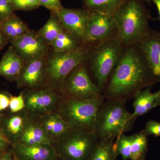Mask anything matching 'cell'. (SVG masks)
I'll list each match as a JSON object with an SVG mask.
<instances>
[{
  "instance_id": "cell-1",
  "label": "cell",
  "mask_w": 160,
  "mask_h": 160,
  "mask_svg": "<svg viewBox=\"0 0 160 160\" xmlns=\"http://www.w3.org/2000/svg\"><path fill=\"white\" fill-rule=\"evenodd\" d=\"M149 65L138 44L126 46L122 56L104 88L108 100H126L140 90L155 84Z\"/></svg>"
},
{
  "instance_id": "cell-2",
  "label": "cell",
  "mask_w": 160,
  "mask_h": 160,
  "mask_svg": "<svg viewBox=\"0 0 160 160\" xmlns=\"http://www.w3.org/2000/svg\"><path fill=\"white\" fill-rule=\"evenodd\" d=\"M113 16L125 46L138 44L151 30V13L142 0H126Z\"/></svg>"
},
{
  "instance_id": "cell-3",
  "label": "cell",
  "mask_w": 160,
  "mask_h": 160,
  "mask_svg": "<svg viewBox=\"0 0 160 160\" xmlns=\"http://www.w3.org/2000/svg\"><path fill=\"white\" fill-rule=\"evenodd\" d=\"M88 45V55L86 61H89L95 84L102 93L126 46L119 38Z\"/></svg>"
},
{
  "instance_id": "cell-4",
  "label": "cell",
  "mask_w": 160,
  "mask_h": 160,
  "mask_svg": "<svg viewBox=\"0 0 160 160\" xmlns=\"http://www.w3.org/2000/svg\"><path fill=\"white\" fill-rule=\"evenodd\" d=\"M124 100L103 102L98 111L95 132L98 140L117 138L131 130L135 120Z\"/></svg>"
},
{
  "instance_id": "cell-5",
  "label": "cell",
  "mask_w": 160,
  "mask_h": 160,
  "mask_svg": "<svg viewBox=\"0 0 160 160\" xmlns=\"http://www.w3.org/2000/svg\"><path fill=\"white\" fill-rule=\"evenodd\" d=\"M103 98L79 100L63 97L56 112L69 129L95 132L98 112L104 102Z\"/></svg>"
},
{
  "instance_id": "cell-6",
  "label": "cell",
  "mask_w": 160,
  "mask_h": 160,
  "mask_svg": "<svg viewBox=\"0 0 160 160\" xmlns=\"http://www.w3.org/2000/svg\"><path fill=\"white\" fill-rule=\"evenodd\" d=\"M98 142L95 132L69 129L52 145L63 160H87Z\"/></svg>"
},
{
  "instance_id": "cell-7",
  "label": "cell",
  "mask_w": 160,
  "mask_h": 160,
  "mask_svg": "<svg viewBox=\"0 0 160 160\" xmlns=\"http://www.w3.org/2000/svg\"><path fill=\"white\" fill-rule=\"evenodd\" d=\"M86 46L70 51L55 52L46 64V82L49 86L59 89L72 70L85 62L88 55Z\"/></svg>"
},
{
  "instance_id": "cell-8",
  "label": "cell",
  "mask_w": 160,
  "mask_h": 160,
  "mask_svg": "<svg viewBox=\"0 0 160 160\" xmlns=\"http://www.w3.org/2000/svg\"><path fill=\"white\" fill-rule=\"evenodd\" d=\"M59 90L63 97L76 99L91 100L103 97L102 92L91 80L84 63L71 72Z\"/></svg>"
},
{
  "instance_id": "cell-9",
  "label": "cell",
  "mask_w": 160,
  "mask_h": 160,
  "mask_svg": "<svg viewBox=\"0 0 160 160\" xmlns=\"http://www.w3.org/2000/svg\"><path fill=\"white\" fill-rule=\"evenodd\" d=\"M23 93L25 103L23 111L32 118L56 112L63 98L58 89L50 86L29 90Z\"/></svg>"
},
{
  "instance_id": "cell-10",
  "label": "cell",
  "mask_w": 160,
  "mask_h": 160,
  "mask_svg": "<svg viewBox=\"0 0 160 160\" xmlns=\"http://www.w3.org/2000/svg\"><path fill=\"white\" fill-rule=\"evenodd\" d=\"M115 38H118V32L113 15L91 11L86 29V44H95Z\"/></svg>"
},
{
  "instance_id": "cell-11",
  "label": "cell",
  "mask_w": 160,
  "mask_h": 160,
  "mask_svg": "<svg viewBox=\"0 0 160 160\" xmlns=\"http://www.w3.org/2000/svg\"><path fill=\"white\" fill-rule=\"evenodd\" d=\"M90 13L88 9L63 8L56 15L64 30L86 44V29Z\"/></svg>"
},
{
  "instance_id": "cell-12",
  "label": "cell",
  "mask_w": 160,
  "mask_h": 160,
  "mask_svg": "<svg viewBox=\"0 0 160 160\" xmlns=\"http://www.w3.org/2000/svg\"><path fill=\"white\" fill-rule=\"evenodd\" d=\"M11 43L19 55L27 62L43 57L47 50L46 42L38 34L30 32L17 38Z\"/></svg>"
},
{
  "instance_id": "cell-13",
  "label": "cell",
  "mask_w": 160,
  "mask_h": 160,
  "mask_svg": "<svg viewBox=\"0 0 160 160\" xmlns=\"http://www.w3.org/2000/svg\"><path fill=\"white\" fill-rule=\"evenodd\" d=\"M18 88L29 90L41 88L46 82V64L43 57L39 58L24 64L16 81Z\"/></svg>"
},
{
  "instance_id": "cell-14",
  "label": "cell",
  "mask_w": 160,
  "mask_h": 160,
  "mask_svg": "<svg viewBox=\"0 0 160 160\" xmlns=\"http://www.w3.org/2000/svg\"><path fill=\"white\" fill-rule=\"evenodd\" d=\"M138 44L146 58L156 83L160 82V32L151 29Z\"/></svg>"
},
{
  "instance_id": "cell-15",
  "label": "cell",
  "mask_w": 160,
  "mask_h": 160,
  "mask_svg": "<svg viewBox=\"0 0 160 160\" xmlns=\"http://www.w3.org/2000/svg\"><path fill=\"white\" fill-rule=\"evenodd\" d=\"M11 151L16 160H52L58 155L52 144L26 145L17 142L11 145Z\"/></svg>"
},
{
  "instance_id": "cell-16",
  "label": "cell",
  "mask_w": 160,
  "mask_h": 160,
  "mask_svg": "<svg viewBox=\"0 0 160 160\" xmlns=\"http://www.w3.org/2000/svg\"><path fill=\"white\" fill-rule=\"evenodd\" d=\"M6 117L2 119L0 128L11 145L18 142L29 116L24 111Z\"/></svg>"
},
{
  "instance_id": "cell-17",
  "label": "cell",
  "mask_w": 160,
  "mask_h": 160,
  "mask_svg": "<svg viewBox=\"0 0 160 160\" xmlns=\"http://www.w3.org/2000/svg\"><path fill=\"white\" fill-rule=\"evenodd\" d=\"M24 66V60L12 46H10L0 62V76L16 82Z\"/></svg>"
},
{
  "instance_id": "cell-18",
  "label": "cell",
  "mask_w": 160,
  "mask_h": 160,
  "mask_svg": "<svg viewBox=\"0 0 160 160\" xmlns=\"http://www.w3.org/2000/svg\"><path fill=\"white\" fill-rule=\"evenodd\" d=\"M34 119L46 131L52 144L69 129V126L56 112H49Z\"/></svg>"
},
{
  "instance_id": "cell-19",
  "label": "cell",
  "mask_w": 160,
  "mask_h": 160,
  "mask_svg": "<svg viewBox=\"0 0 160 160\" xmlns=\"http://www.w3.org/2000/svg\"><path fill=\"white\" fill-rule=\"evenodd\" d=\"M18 142L26 145L49 144L52 145L51 139L36 120L28 118L24 131Z\"/></svg>"
},
{
  "instance_id": "cell-20",
  "label": "cell",
  "mask_w": 160,
  "mask_h": 160,
  "mask_svg": "<svg viewBox=\"0 0 160 160\" xmlns=\"http://www.w3.org/2000/svg\"><path fill=\"white\" fill-rule=\"evenodd\" d=\"M152 86L138 91L134 98L132 117L135 119L144 115L153 108H155V102L158 96V91L152 92Z\"/></svg>"
},
{
  "instance_id": "cell-21",
  "label": "cell",
  "mask_w": 160,
  "mask_h": 160,
  "mask_svg": "<svg viewBox=\"0 0 160 160\" xmlns=\"http://www.w3.org/2000/svg\"><path fill=\"white\" fill-rule=\"evenodd\" d=\"M0 29L11 42L29 32L26 24L14 14L0 21Z\"/></svg>"
},
{
  "instance_id": "cell-22",
  "label": "cell",
  "mask_w": 160,
  "mask_h": 160,
  "mask_svg": "<svg viewBox=\"0 0 160 160\" xmlns=\"http://www.w3.org/2000/svg\"><path fill=\"white\" fill-rule=\"evenodd\" d=\"M115 139L98 140L87 160H116L118 156Z\"/></svg>"
},
{
  "instance_id": "cell-23",
  "label": "cell",
  "mask_w": 160,
  "mask_h": 160,
  "mask_svg": "<svg viewBox=\"0 0 160 160\" xmlns=\"http://www.w3.org/2000/svg\"><path fill=\"white\" fill-rule=\"evenodd\" d=\"M63 29L51 45L55 52L70 51L86 46Z\"/></svg>"
},
{
  "instance_id": "cell-24",
  "label": "cell",
  "mask_w": 160,
  "mask_h": 160,
  "mask_svg": "<svg viewBox=\"0 0 160 160\" xmlns=\"http://www.w3.org/2000/svg\"><path fill=\"white\" fill-rule=\"evenodd\" d=\"M87 9L103 14L114 15L126 0H83Z\"/></svg>"
},
{
  "instance_id": "cell-25",
  "label": "cell",
  "mask_w": 160,
  "mask_h": 160,
  "mask_svg": "<svg viewBox=\"0 0 160 160\" xmlns=\"http://www.w3.org/2000/svg\"><path fill=\"white\" fill-rule=\"evenodd\" d=\"M142 130L132 135L130 160H145L148 150V138Z\"/></svg>"
},
{
  "instance_id": "cell-26",
  "label": "cell",
  "mask_w": 160,
  "mask_h": 160,
  "mask_svg": "<svg viewBox=\"0 0 160 160\" xmlns=\"http://www.w3.org/2000/svg\"><path fill=\"white\" fill-rule=\"evenodd\" d=\"M63 29L58 18L52 15L49 18L38 34L46 43L51 44Z\"/></svg>"
},
{
  "instance_id": "cell-27",
  "label": "cell",
  "mask_w": 160,
  "mask_h": 160,
  "mask_svg": "<svg viewBox=\"0 0 160 160\" xmlns=\"http://www.w3.org/2000/svg\"><path fill=\"white\" fill-rule=\"evenodd\" d=\"M132 135L125 134L120 135L115 141L118 156H122V160H130L131 158V147Z\"/></svg>"
},
{
  "instance_id": "cell-28",
  "label": "cell",
  "mask_w": 160,
  "mask_h": 160,
  "mask_svg": "<svg viewBox=\"0 0 160 160\" xmlns=\"http://www.w3.org/2000/svg\"><path fill=\"white\" fill-rule=\"evenodd\" d=\"M9 107L12 113H17L24 110L25 103L23 92L17 96H10Z\"/></svg>"
},
{
  "instance_id": "cell-29",
  "label": "cell",
  "mask_w": 160,
  "mask_h": 160,
  "mask_svg": "<svg viewBox=\"0 0 160 160\" xmlns=\"http://www.w3.org/2000/svg\"><path fill=\"white\" fill-rule=\"evenodd\" d=\"M14 9L29 10L35 9L40 6L39 0H12Z\"/></svg>"
},
{
  "instance_id": "cell-30",
  "label": "cell",
  "mask_w": 160,
  "mask_h": 160,
  "mask_svg": "<svg viewBox=\"0 0 160 160\" xmlns=\"http://www.w3.org/2000/svg\"><path fill=\"white\" fill-rule=\"evenodd\" d=\"M14 9L12 0H0V21L13 14Z\"/></svg>"
},
{
  "instance_id": "cell-31",
  "label": "cell",
  "mask_w": 160,
  "mask_h": 160,
  "mask_svg": "<svg viewBox=\"0 0 160 160\" xmlns=\"http://www.w3.org/2000/svg\"><path fill=\"white\" fill-rule=\"evenodd\" d=\"M143 132L148 136L160 137V122L154 120H150L147 122Z\"/></svg>"
},
{
  "instance_id": "cell-32",
  "label": "cell",
  "mask_w": 160,
  "mask_h": 160,
  "mask_svg": "<svg viewBox=\"0 0 160 160\" xmlns=\"http://www.w3.org/2000/svg\"><path fill=\"white\" fill-rule=\"evenodd\" d=\"M40 6H42L56 14L63 7L60 0H39Z\"/></svg>"
},
{
  "instance_id": "cell-33",
  "label": "cell",
  "mask_w": 160,
  "mask_h": 160,
  "mask_svg": "<svg viewBox=\"0 0 160 160\" xmlns=\"http://www.w3.org/2000/svg\"><path fill=\"white\" fill-rule=\"evenodd\" d=\"M10 96L6 93H0V112L5 110L9 107Z\"/></svg>"
},
{
  "instance_id": "cell-34",
  "label": "cell",
  "mask_w": 160,
  "mask_h": 160,
  "mask_svg": "<svg viewBox=\"0 0 160 160\" xmlns=\"http://www.w3.org/2000/svg\"><path fill=\"white\" fill-rule=\"evenodd\" d=\"M8 41L6 35L0 29V51L6 46Z\"/></svg>"
},
{
  "instance_id": "cell-35",
  "label": "cell",
  "mask_w": 160,
  "mask_h": 160,
  "mask_svg": "<svg viewBox=\"0 0 160 160\" xmlns=\"http://www.w3.org/2000/svg\"><path fill=\"white\" fill-rule=\"evenodd\" d=\"M11 146V144L8 141L0 138V152L6 151Z\"/></svg>"
},
{
  "instance_id": "cell-36",
  "label": "cell",
  "mask_w": 160,
  "mask_h": 160,
  "mask_svg": "<svg viewBox=\"0 0 160 160\" xmlns=\"http://www.w3.org/2000/svg\"><path fill=\"white\" fill-rule=\"evenodd\" d=\"M0 160H16V159L11 151H6Z\"/></svg>"
},
{
  "instance_id": "cell-37",
  "label": "cell",
  "mask_w": 160,
  "mask_h": 160,
  "mask_svg": "<svg viewBox=\"0 0 160 160\" xmlns=\"http://www.w3.org/2000/svg\"><path fill=\"white\" fill-rule=\"evenodd\" d=\"M150 2H152L157 8L158 11V20L160 21V0H150Z\"/></svg>"
},
{
  "instance_id": "cell-38",
  "label": "cell",
  "mask_w": 160,
  "mask_h": 160,
  "mask_svg": "<svg viewBox=\"0 0 160 160\" xmlns=\"http://www.w3.org/2000/svg\"><path fill=\"white\" fill-rule=\"evenodd\" d=\"M158 94L155 102V107L160 106V89L158 91Z\"/></svg>"
},
{
  "instance_id": "cell-39",
  "label": "cell",
  "mask_w": 160,
  "mask_h": 160,
  "mask_svg": "<svg viewBox=\"0 0 160 160\" xmlns=\"http://www.w3.org/2000/svg\"><path fill=\"white\" fill-rule=\"evenodd\" d=\"M0 138L6 140V141H8V142H9V141H8V139H7V138L6 137L5 135L4 134V133H3V132L2 131V129H1V128H0Z\"/></svg>"
},
{
  "instance_id": "cell-40",
  "label": "cell",
  "mask_w": 160,
  "mask_h": 160,
  "mask_svg": "<svg viewBox=\"0 0 160 160\" xmlns=\"http://www.w3.org/2000/svg\"><path fill=\"white\" fill-rule=\"evenodd\" d=\"M143 2H144V3H148V4H150L151 2H150V0H142Z\"/></svg>"
},
{
  "instance_id": "cell-41",
  "label": "cell",
  "mask_w": 160,
  "mask_h": 160,
  "mask_svg": "<svg viewBox=\"0 0 160 160\" xmlns=\"http://www.w3.org/2000/svg\"><path fill=\"white\" fill-rule=\"evenodd\" d=\"M5 152L6 151L0 152V159H1L2 157L3 156V154H4V152Z\"/></svg>"
},
{
  "instance_id": "cell-42",
  "label": "cell",
  "mask_w": 160,
  "mask_h": 160,
  "mask_svg": "<svg viewBox=\"0 0 160 160\" xmlns=\"http://www.w3.org/2000/svg\"><path fill=\"white\" fill-rule=\"evenodd\" d=\"M52 160H64L62 159L61 158H60L59 157H57L56 158H55L54 159H53Z\"/></svg>"
},
{
  "instance_id": "cell-43",
  "label": "cell",
  "mask_w": 160,
  "mask_h": 160,
  "mask_svg": "<svg viewBox=\"0 0 160 160\" xmlns=\"http://www.w3.org/2000/svg\"><path fill=\"white\" fill-rule=\"evenodd\" d=\"M2 118L1 117V115H0V126H1V123H2Z\"/></svg>"
},
{
  "instance_id": "cell-44",
  "label": "cell",
  "mask_w": 160,
  "mask_h": 160,
  "mask_svg": "<svg viewBox=\"0 0 160 160\" xmlns=\"http://www.w3.org/2000/svg\"></svg>"
}]
</instances>
